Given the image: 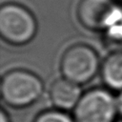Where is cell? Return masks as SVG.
<instances>
[{
	"label": "cell",
	"mask_w": 122,
	"mask_h": 122,
	"mask_svg": "<svg viewBox=\"0 0 122 122\" xmlns=\"http://www.w3.org/2000/svg\"><path fill=\"white\" fill-rule=\"evenodd\" d=\"M43 85L32 72L14 70L7 72L1 82V94L4 101L14 108H24L34 103L41 95Z\"/></svg>",
	"instance_id": "obj_1"
},
{
	"label": "cell",
	"mask_w": 122,
	"mask_h": 122,
	"mask_svg": "<svg viewBox=\"0 0 122 122\" xmlns=\"http://www.w3.org/2000/svg\"><path fill=\"white\" fill-rule=\"evenodd\" d=\"M36 32L33 15L17 4H6L0 10V33L4 40L13 45L30 42Z\"/></svg>",
	"instance_id": "obj_2"
},
{
	"label": "cell",
	"mask_w": 122,
	"mask_h": 122,
	"mask_svg": "<svg viewBox=\"0 0 122 122\" xmlns=\"http://www.w3.org/2000/svg\"><path fill=\"white\" fill-rule=\"evenodd\" d=\"M99 62L95 51L89 46L77 44L62 55L61 71L64 77L75 84L89 82L96 73Z\"/></svg>",
	"instance_id": "obj_3"
},
{
	"label": "cell",
	"mask_w": 122,
	"mask_h": 122,
	"mask_svg": "<svg viewBox=\"0 0 122 122\" xmlns=\"http://www.w3.org/2000/svg\"><path fill=\"white\" fill-rule=\"evenodd\" d=\"M116 100L107 91L94 89L86 92L74 108L75 122H113Z\"/></svg>",
	"instance_id": "obj_4"
},
{
	"label": "cell",
	"mask_w": 122,
	"mask_h": 122,
	"mask_svg": "<svg viewBox=\"0 0 122 122\" xmlns=\"http://www.w3.org/2000/svg\"><path fill=\"white\" fill-rule=\"evenodd\" d=\"M76 13L83 27L101 30L112 24L119 14V10L113 0H80Z\"/></svg>",
	"instance_id": "obj_5"
},
{
	"label": "cell",
	"mask_w": 122,
	"mask_h": 122,
	"mask_svg": "<svg viewBox=\"0 0 122 122\" xmlns=\"http://www.w3.org/2000/svg\"><path fill=\"white\" fill-rule=\"evenodd\" d=\"M52 104L60 110L75 108L80 100V89L77 84L68 79H58L53 82L50 90Z\"/></svg>",
	"instance_id": "obj_6"
},
{
	"label": "cell",
	"mask_w": 122,
	"mask_h": 122,
	"mask_svg": "<svg viewBox=\"0 0 122 122\" xmlns=\"http://www.w3.org/2000/svg\"><path fill=\"white\" fill-rule=\"evenodd\" d=\"M105 84L115 91H122V51H116L107 57L101 69Z\"/></svg>",
	"instance_id": "obj_7"
},
{
	"label": "cell",
	"mask_w": 122,
	"mask_h": 122,
	"mask_svg": "<svg viewBox=\"0 0 122 122\" xmlns=\"http://www.w3.org/2000/svg\"><path fill=\"white\" fill-rule=\"evenodd\" d=\"M34 122H75L61 111H48L39 114Z\"/></svg>",
	"instance_id": "obj_8"
},
{
	"label": "cell",
	"mask_w": 122,
	"mask_h": 122,
	"mask_svg": "<svg viewBox=\"0 0 122 122\" xmlns=\"http://www.w3.org/2000/svg\"><path fill=\"white\" fill-rule=\"evenodd\" d=\"M116 107H117V112L122 114V93L116 99Z\"/></svg>",
	"instance_id": "obj_9"
},
{
	"label": "cell",
	"mask_w": 122,
	"mask_h": 122,
	"mask_svg": "<svg viewBox=\"0 0 122 122\" xmlns=\"http://www.w3.org/2000/svg\"><path fill=\"white\" fill-rule=\"evenodd\" d=\"M0 122H9L8 116L4 111H1V112H0Z\"/></svg>",
	"instance_id": "obj_10"
},
{
	"label": "cell",
	"mask_w": 122,
	"mask_h": 122,
	"mask_svg": "<svg viewBox=\"0 0 122 122\" xmlns=\"http://www.w3.org/2000/svg\"><path fill=\"white\" fill-rule=\"evenodd\" d=\"M118 122H122V120H121V121H118Z\"/></svg>",
	"instance_id": "obj_11"
}]
</instances>
